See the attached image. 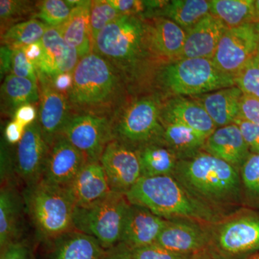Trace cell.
I'll return each mask as SVG.
<instances>
[{"mask_svg":"<svg viewBox=\"0 0 259 259\" xmlns=\"http://www.w3.org/2000/svg\"><path fill=\"white\" fill-rule=\"evenodd\" d=\"M163 139L176 154L180 153L190 158L196 155L194 153L199 148L204 147L207 138L187 126L166 123Z\"/></svg>","mask_w":259,"mask_h":259,"instance_id":"32","label":"cell"},{"mask_svg":"<svg viewBox=\"0 0 259 259\" xmlns=\"http://www.w3.org/2000/svg\"><path fill=\"white\" fill-rule=\"evenodd\" d=\"M210 14V1L172 0L161 8L160 15L175 22L186 32Z\"/></svg>","mask_w":259,"mask_h":259,"instance_id":"30","label":"cell"},{"mask_svg":"<svg viewBox=\"0 0 259 259\" xmlns=\"http://www.w3.org/2000/svg\"><path fill=\"white\" fill-rule=\"evenodd\" d=\"M130 206L125 194L112 192L105 198L82 207H75L73 228L94 237L108 251L120 244Z\"/></svg>","mask_w":259,"mask_h":259,"instance_id":"6","label":"cell"},{"mask_svg":"<svg viewBox=\"0 0 259 259\" xmlns=\"http://www.w3.org/2000/svg\"><path fill=\"white\" fill-rule=\"evenodd\" d=\"M227 29L219 19L211 13L207 15L186 32L185 46L178 60L193 58L212 59Z\"/></svg>","mask_w":259,"mask_h":259,"instance_id":"19","label":"cell"},{"mask_svg":"<svg viewBox=\"0 0 259 259\" xmlns=\"http://www.w3.org/2000/svg\"><path fill=\"white\" fill-rule=\"evenodd\" d=\"M243 95L238 87L233 86L205 94L200 104L218 128L234 123L238 117Z\"/></svg>","mask_w":259,"mask_h":259,"instance_id":"25","label":"cell"},{"mask_svg":"<svg viewBox=\"0 0 259 259\" xmlns=\"http://www.w3.org/2000/svg\"><path fill=\"white\" fill-rule=\"evenodd\" d=\"M141 163L142 177L168 176L173 175L178 161L171 148L151 144L136 149Z\"/></svg>","mask_w":259,"mask_h":259,"instance_id":"29","label":"cell"},{"mask_svg":"<svg viewBox=\"0 0 259 259\" xmlns=\"http://www.w3.org/2000/svg\"><path fill=\"white\" fill-rule=\"evenodd\" d=\"M129 203L146 207L167 221L216 223L220 212L201 202L173 175L141 177L125 194Z\"/></svg>","mask_w":259,"mask_h":259,"instance_id":"1","label":"cell"},{"mask_svg":"<svg viewBox=\"0 0 259 259\" xmlns=\"http://www.w3.org/2000/svg\"><path fill=\"white\" fill-rule=\"evenodd\" d=\"M51 81L56 91L67 96L74 84V76L73 73H62L56 75Z\"/></svg>","mask_w":259,"mask_h":259,"instance_id":"46","label":"cell"},{"mask_svg":"<svg viewBox=\"0 0 259 259\" xmlns=\"http://www.w3.org/2000/svg\"><path fill=\"white\" fill-rule=\"evenodd\" d=\"M234 123L241 130L243 139L250 151L259 153V125L241 119H236Z\"/></svg>","mask_w":259,"mask_h":259,"instance_id":"42","label":"cell"},{"mask_svg":"<svg viewBox=\"0 0 259 259\" xmlns=\"http://www.w3.org/2000/svg\"><path fill=\"white\" fill-rule=\"evenodd\" d=\"M245 259H259V253H258V254L252 255V256L249 257V258Z\"/></svg>","mask_w":259,"mask_h":259,"instance_id":"53","label":"cell"},{"mask_svg":"<svg viewBox=\"0 0 259 259\" xmlns=\"http://www.w3.org/2000/svg\"><path fill=\"white\" fill-rule=\"evenodd\" d=\"M50 146L42 134L38 121L28 126L17 146L15 168L27 187L42 178Z\"/></svg>","mask_w":259,"mask_h":259,"instance_id":"13","label":"cell"},{"mask_svg":"<svg viewBox=\"0 0 259 259\" xmlns=\"http://www.w3.org/2000/svg\"><path fill=\"white\" fill-rule=\"evenodd\" d=\"M208 250L218 259H241L259 250V218L238 216L215 227Z\"/></svg>","mask_w":259,"mask_h":259,"instance_id":"9","label":"cell"},{"mask_svg":"<svg viewBox=\"0 0 259 259\" xmlns=\"http://www.w3.org/2000/svg\"><path fill=\"white\" fill-rule=\"evenodd\" d=\"M0 259H32L30 248L23 242L16 241L1 249Z\"/></svg>","mask_w":259,"mask_h":259,"instance_id":"43","label":"cell"},{"mask_svg":"<svg viewBox=\"0 0 259 259\" xmlns=\"http://www.w3.org/2000/svg\"><path fill=\"white\" fill-rule=\"evenodd\" d=\"M1 100L3 111L13 117L19 107L35 105L40 101L38 84L10 74L2 84Z\"/></svg>","mask_w":259,"mask_h":259,"instance_id":"28","label":"cell"},{"mask_svg":"<svg viewBox=\"0 0 259 259\" xmlns=\"http://www.w3.org/2000/svg\"><path fill=\"white\" fill-rule=\"evenodd\" d=\"M255 28H256L257 32H258V39H259V22L258 23H255Z\"/></svg>","mask_w":259,"mask_h":259,"instance_id":"54","label":"cell"},{"mask_svg":"<svg viewBox=\"0 0 259 259\" xmlns=\"http://www.w3.org/2000/svg\"><path fill=\"white\" fill-rule=\"evenodd\" d=\"M22 203L11 186L5 185L0 192V245L1 249L18 241L20 233Z\"/></svg>","mask_w":259,"mask_h":259,"instance_id":"27","label":"cell"},{"mask_svg":"<svg viewBox=\"0 0 259 259\" xmlns=\"http://www.w3.org/2000/svg\"><path fill=\"white\" fill-rule=\"evenodd\" d=\"M100 162L112 192L125 194L142 177L137 150L116 140L107 144Z\"/></svg>","mask_w":259,"mask_h":259,"instance_id":"12","label":"cell"},{"mask_svg":"<svg viewBox=\"0 0 259 259\" xmlns=\"http://www.w3.org/2000/svg\"><path fill=\"white\" fill-rule=\"evenodd\" d=\"M23 50L29 61H31L35 66L41 60L44 56V49L41 40L24 47Z\"/></svg>","mask_w":259,"mask_h":259,"instance_id":"49","label":"cell"},{"mask_svg":"<svg viewBox=\"0 0 259 259\" xmlns=\"http://www.w3.org/2000/svg\"><path fill=\"white\" fill-rule=\"evenodd\" d=\"M37 78L40 94L37 121L46 141L51 146L62 133L72 114V109L67 96L56 91L49 77L37 74Z\"/></svg>","mask_w":259,"mask_h":259,"instance_id":"14","label":"cell"},{"mask_svg":"<svg viewBox=\"0 0 259 259\" xmlns=\"http://www.w3.org/2000/svg\"><path fill=\"white\" fill-rule=\"evenodd\" d=\"M49 28L37 19L32 18L10 27L1 35L2 44L13 50L23 49L40 41Z\"/></svg>","mask_w":259,"mask_h":259,"instance_id":"33","label":"cell"},{"mask_svg":"<svg viewBox=\"0 0 259 259\" xmlns=\"http://www.w3.org/2000/svg\"><path fill=\"white\" fill-rule=\"evenodd\" d=\"M147 51V25L136 15H122L109 24L93 48V52L111 63L122 76Z\"/></svg>","mask_w":259,"mask_h":259,"instance_id":"5","label":"cell"},{"mask_svg":"<svg viewBox=\"0 0 259 259\" xmlns=\"http://www.w3.org/2000/svg\"><path fill=\"white\" fill-rule=\"evenodd\" d=\"M210 234L200 223L185 220L168 221L155 243L167 250L197 254L208 249Z\"/></svg>","mask_w":259,"mask_h":259,"instance_id":"17","label":"cell"},{"mask_svg":"<svg viewBox=\"0 0 259 259\" xmlns=\"http://www.w3.org/2000/svg\"><path fill=\"white\" fill-rule=\"evenodd\" d=\"M92 1H83L73 8L69 18L59 27V31L68 44L77 51L79 59L93 52L90 12Z\"/></svg>","mask_w":259,"mask_h":259,"instance_id":"24","label":"cell"},{"mask_svg":"<svg viewBox=\"0 0 259 259\" xmlns=\"http://www.w3.org/2000/svg\"><path fill=\"white\" fill-rule=\"evenodd\" d=\"M245 190L253 197H259V153H252L241 168Z\"/></svg>","mask_w":259,"mask_h":259,"instance_id":"38","label":"cell"},{"mask_svg":"<svg viewBox=\"0 0 259 259\" xmlns=\"http://www.w3.org/2000/svg\"><path fill=\"white\" fill-rule=\"evenodd\" d=\"M206 153L220 158L238 170L250 156L249 148L236 123L218 127L206 139Z\"/></svg>","mask_w":259,"mask_h":259,"instance_id":"20","label":"cell"},{"mask_svg":"<svg viewBox=\"0 0 259 259\" xmlns=\"http://www.w3.org/2000/svg\"><path fill=\"white\" fill-rule=\"evenodd\" d=\"M193 259H218L217 257L214 256V255L211 253L208 249L204 250V251L200 252V253H197Z\"/></svg>","mask_w":259,"mask_h":259,"instance_id":"51","label":"cell"},{"mask_svg":"<svg viewBox=\"0 0 259 259\" xmlns=\"http://www.w3.org/2000/svg\"><path fill=\"white\" fill-rule=\"evenodd\" d=\"M235 83L243 95L259 98V53L235 75Z\"/></svg>","mask_w":259,"mask_h":259,"instance_id":"37","label":"cell"},{"mask_svg":"<svg viewBox=\"0 0 259 259\" xmlns=\"http://www.w3.org/2000/svg\"><path fill=\"white\" fill-rule=\"evenodd\" d=\"M54 259H105L108 255L96 238L79 231H70L56 238Z\"/></svg>","mask_w":259,"mask_h":259,"instance_id":"26","label":"cell"},{"mask_svg":"<svg viewBox=\"0 0 259 259\" xmlns=\"http://www.w3.org/2000/svg\"><path fill=\"white\" fill-rule=\"evenodd\" d=\"M168 221L146 207L130 204L117 248L131 251L153 244Z\"/></svg>","mask_w":259,"mask_h":259,"instance_id":"16","label":"cell"},{"mask_svg":"<svg viewBox=\"0 0 259 259\" xmlns=\"http://www.w3.org/2000/svg\"><path fill=\"white\" fill-rule=\"evenodd\" d=\"M13 49L6 46H2L0 49V77L1 80L11 74L13 60Z\"/></svg>","mask_w":259,"mask_h":259,"instance_id":"47","label":"cell"},{"mask_svg":"<svg viewBox=\"0 0 259 259\" xmlns=\"http://www.w3.org/2000/svg\"><path fill=\"white\" fill-rule=\"evenodd\" d=\"M74 84L67 95L73 112L112 117L120 107L123 76L101 56L90 53L75 68Z\"/></svg>","mask_w":259,"mask_h":259,"instance_id":"2","label":"cell"},{"mask_svg":"<svg viewBox=\"0 0 259 259\" xmlns=\"http://www.w3.org/2000/svg\"><path fill=\"white\" fill-rule=\"evenodd\" d=\"M117 11L122 15H136L146 9L145 1L136 0H107Z\"/></svg>","mask_w":259,"mask_h":259,"instance_id":"44","label":"cell"},{"mask_svg":"<svg viewBox=\"0 0 259 259\" xmlns=\"http://www.w3.org/2000/svg\"><path fill=\"white\" fill-rule=\"evenodd\" d=\"M253 16H254V22H259V0H255L253 2Z\"/></svg>","mask_w":259,"mask_h":259,"instance_id":"52","label":"cell"},{"mask_svg":"<svg viewBox=\"0 0 259 259\" xmlns=\"http://www.w3.org/2000/svg\"><path fill=\"white\" fill-rule=\"evenodd\" d=\"M186 36L185 30L169 19L156 18L147 25L148 49L151 54L159 57L178 59Z\"/></svg>","mask_w":259,"mask_h":259,"instance_id":"23","label":"cell"},{"mask_svg":"<svg viewBox=\"0 0 259 259\" xmlns=\"http://www.w3.org/2000/svg\"><path fill=\"white\" fill-rule=\"evenodd\" d=\"M122 16L105 0L92 1L91 12H90V29H91L92 40L95 44L97 36L104 28L109 24L115 21Z\"/></svg>","mask_w":259,"mask_h":259,"instance_id":"36","label":"cell"},{"mask_svg":"<svg viewBox=\"0 0 259 259\" xmlns=\"http://www.w3.org/2000/svg\"><path fill=\"white\" fill-rule=\"evenodd\" d=\"M127 252L133 259H193L196 255L176 253L156 243Z\"/></svg>","mask_w":259,"mask_h":259,"instance_id":"39","label":"cell"},{"mask_svg":"<svg viewBox=\"0 0 259 259\" xmlns=\"http://www.w3.org/2000/svg\"><path fill=\"white\" fill-rule=\"evenodd\" d=\"M105 259H133L130 255L128 252L126 250L116 249L111 250L109 252L108 255H107Z\"/></svg>","mask_w":259,"mask_h":259,"instance_id":"50","label":"cell"},{"mask_svg":"<svg viewBox=\"0 0 259 259\" xmlns=\"http://www.w3.org/2000/svg\"><path fill=\"white\" fill-rule=\"evenodd\" d=\"M44 56L35 66L37 74L49 79L62 73L74 72L80 59L77 51L64 40L58 28H48L42 37Z\"/></svg>","mask_w":259,"mask_h":259,"instance_id":"18","label":"cell"},{"mask_svg":"<svg viewBox=\"0 0 259 259\" xmlns=\"http://www.w3.org/2000/svg\"><path fill=\"white\" fill-rule=\"evenodd\" d=\"M72 8L67 1L44 0L36 3L35 19L40 20L50 28H59L68 20Z\"/></svg>","mask_w":259,"mask_h":259,"instance_id":"35","label":"cell"},{"mask_svg":"<svg viewBox=\"0 0 259 259\" xmlns=\"http://www.w3.org/2000/svg\"><path fill=\"white\" fill-rule=\"evenodd\" d=\"M162 83L181 95H197L236 86L235 76L218 69L212 59H180L167 65L160 73Z\"/></svg>","mask_w":259,"mask_h":259,"instance_id":"7","label":"cell"},{"mask_svg":"<svg viewBox=\"0 0 259 259\" xmlns=\"http://www.w3.org/2000/svg\"><path fill=\"white\" fill-rule=\"evenodd\" d=\"M38 112L33 105H25L19 107L15 112L13 120L20 124L24 128L37 120Z\"/></svg>","mask_w":259,"mask_h":259,"instance_id":"45","label":"cell"},{"mask_svg":"<svg viewBox=\"0 0 259 259\" xmlns=\"http://www.w3.org/2000/svg\"><path fill=\"white\" fill-rule=\"evenodd\" d=\"M237 119L259 125L258 97L243 95L240 101L239 113Z\"/></svg>","mask_w":259,"mask_h":259,"instance_id":"41","label":"cell"},{"mask_svg":"<svg viewBox=\"0 0 259 259\" xmlns=\"http://www.w3.org/2000/svg\"><path fill=\"white\" fill-rule=\"evenodd\" d=\"M61 135L84 155L88 162L100 161L104 150L113 140L111 117L72 112Z\"/></svg>","mask_w":259,"mask_h":259,"instance_id":"10","label":"cell"},{"mask_svg":"<svg viewBox=\"0 0 259 259\" xmlns=\"http://www.w3.org/2000/svg\"><path fill=\"white\" fill-rule=\"evenodd\" d=\"M258 51L255 24L246 23L227 29L212 60L223 72L235 76Z\"/></svg>","mask_w":259,"mask_h":259,"instance_id":"11","label":"cell"},{"mask_svg":"<svg viewBox=\"0 0 259 259\" xmlns=\"http://www.w3.org/2000/svg\"><path fill=\"white\" fill-rule=\"evenodd\" d=\"M161 117L166 123L187 126L207 139L217 129L201 104L184 98L170 100L163 107Z\"/></svg>","mask_w":259,"mask_h":259,"instance_id":"22","label":"cell"},{"mask_svg":"<svg viewBox=\"0 0 259 259\" xmlns=\"http://www.w3.org/2000/svg\"><path fill=\"white\" fill-rule=\"evenodd\" d=\"M24 202L34 226L44 238L55 240L74 230L76 206L66 187L39 181L27 187Z\"/></svg>","mask_w":259,"mask_h":259,"instance_id":"4","label":"cell"},{"mask_svg":"<svg viewBox=\"0 0 259 259\" xmlns=\"http://www.w3.org/2000/svg\"><path fill=\"white\" fill-rule=\"evenodd\" d=\"M172 175L196 198L215 210L240 201L238 169L209 153L181 159Z\"/></svg>","mask_w":259,"mask_h":259,"instance_id":"3","label":"cell"},{"mask_svg":"<svg viewBox=\"0 0 259 259\" xmlns=\"http://www.w3.org/2000/svg\"><path fill=\"white\" fill-rule=\"evenodd\" d=\"M13 68L11 74L18 76L31 80L35 83H38L37 70L35 65L29 61L25 56L23 49L13 50Z\"/></svg>","mask_w":259,"mask_h":259,"instance_id":"40","label":"cell"},{"mask_svg":"<svg viewBox=\"0 0 259 259\" xmlns=\"http://www.w3.org/2000/svg\"><path fill=\"white\" fill-rule=\"evenodd\" d=\"M88 161L63 135L50 146L41 180L49 185L66 187Z\"/></svg>","mask_w":259,"mask_h":259,"instance_id":"15","label":"cell"},{"mask_svg":"<svg viewBox=\"0 0 259 259\" xmlns=\"http://www.w3.org/2000/svg\"><path fill=\"white\" fill-rule=\"evenodd\" d=\"M36 3L22 0H1L0 1V20L1 35L10 27L20 23L22 20L29 17L35 18ZM22 23V22H21Z\"/></svg>","mask_w":259,"mask_h":259,"instance_id":"34","label":"cell"},{"mask_svg":"<svg viewBox=\"0 0 259 259\" xmlns=\"http://www.w3.org/2000/svg\"><path fill=\"white\" fill-rule=\"evenodd\" d=\"M25 129L13 120L8 124L5 130V139L9 144H18L23 137Z\"/></svg>","mask_w":259,"mask_h":259,"instance_id":"48","label":"cell"},{"mask_svg":"<svg viewBox=\"0 0 259 259\" xmlns=\"http://www.w3.org/2000/svg\"><path fill=\"white\" fill-rule=\"evenodd\" d=\"M159 117V109L152 99H140L124 108L120 107L111 117L113 140L137 149L157 144L163 133Z\"/></svg>","mask_w":259,"mask_h":259,"instance_id":"8","label":"cell"},{"mask_svg":"<svg viewBox=\"0 0 259 259\" xmlns=\"http://www.w3.org/2000/svg\"><path fill=\"white\" fill-rule=\"evenodd\" d=\"M253 0H212L210 13L228 28L254 22Z\"/></svg>","mask_w":259,"mask_h":259,"instance_id":"31","label":"cell"},{"mask_svg":"<svg viewBox=\"0 0 259 259\" xmlns=\"http://www.w3.org/2000/svg\"><path fill=\"white\" fill-rule=\"evenodd\" d=\"M66 188L76 207L95 203L112 192L100 161L88 162Z\"/></svg>","mask_w":259,"mask_h":259,"instance_id":"21","label":"cell"}]
</instances>
